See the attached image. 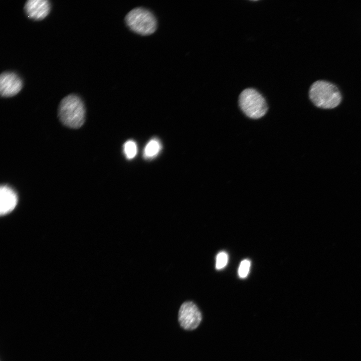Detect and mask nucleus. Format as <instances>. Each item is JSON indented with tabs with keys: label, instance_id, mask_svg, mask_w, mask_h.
<instances>
[{
	"label": "nucleus",
	"instance_id": "10",
	"mask_svg": "<svg viewBox=\"0 0 361 361\" xmlns=\"http://www.w3.org/2000/svg\"><path fill=\"white\" fill-rule=\"evenodd\" d=\"M124 152L128 159H132L135 157L137 153V146L136 143L131 140H128L124 144Z\"/></svg>",
	"mask_w": 361,
	"mask_h": 361
},
{
	"label": "nucleus",
	"instance_id": "1",
	"mask_svg": "<svg viewBox=\"0 0 361 361\" xmlns=\"http://www.w3.org/2000/svg\"><path fill=\"white\" fill-rule=\"evenodd\" d=\"M58 114L61 122L70 128H78L85 121L83 102L78 96L74 94L62 99L58 107Z\"/></svg>",
	"mask_w": 361,
	"mask_h": 361
},
{
	"label": "nucleus",
	"instance_id": "9",
	"mask_svg": "<svg viewBox=\"0 0 361 361\" xmlns=\"http://www.w3.org/2000/svg\"><path fill=\"white\" fill-rule=\"evenodd\" d=\"M161 149V145L158 139L153 138L146 145L143 155L146 159H152L155 157Z\"/></svg>",
	"mask_w": 361,
	"mask_h": 361
},
{
	"label": "nucleus",
	"instance_id": "6",
	"mask_svg": "<svg viewBox=\"0 0 361 361\" xmlns=\"http://www.w3.org/2000/svg\"><path fill=\"white\" fill-rule=\"evenodd\" d=\"M21 78L13 72H4L0 76V94L2 97H9L18 94L21 90Z\"/></svg>",
	"mask_w": 361,
	"mask_h": 361
},
{
	"label": "nucleus",
	"instance_id": "7",
	"mask_svg": "<svg viewBox=\"0 0 361 361\" xmlns=\"http://www.w3.org/2000/svg\"><path fill=\"white\" fill-rule=\"evenodd\" d=\"M51 5L47 0H29L24 6L27 16L35 20L45 18L49 13Z\"/></svg>",
	"mask_w": 361,
	"mask_h": 361
},
{
	"label": "nucleus",
	"instance_id": "2",
	"mask_svg": "<svg viewBox=\"0 0 361 361\" xmlns=\"http://www.w3.org/2000/svg\"><path fill=\"white\" fill-rule=\"evenodd\" d=\"M309 96L316 107L325 109L336 107L341 101V93L337 86L324 80L316 81L311 85Z\"/></svg>",
	"mask_w": 361,
	"mask_h": 361
},
{
	"label": "nucleus",
	"instance_id": "4",
	"mask_svg": "<svg viewBox=\"0 0 361 361\" xmlns=\"http://www.w3.org/2000/svg\"><path fill=\"white\" fill-rule=\"evenodd\" d=\"M239 105L247 116L255 119L264 116L268 109L265 98L253 88H247L241 93L239 97Z\"/></svg>",
	"mask_w": 361,
	"mask_h": 361
},
{
	"label": "nucleus",
	"instance_id": "8",
	"mask_svg": "<svg viewBox=\"0 0 361 361\" xmlns=\"http://www.w3.org/2000/svg\"><path fill=\"white\" fill-rule=\"evenodd\" d=\"M17 202V196L14 190L8 186H2L0 188L1 215L11 212L16 206Z\"/></svg>",
	"mask_w": 361,
	"mask_h": 361
},
{
	"label": "nucleus",
	"instance_id": "3",
	"mask_svg": "<svg viewBox=\"0 0 361 361\" xmlns=\"http://www.w3.org/2000/svg\"><path fill=\"white\" fill-rule=\"evenodd\" d=\"M125 23L133 32L147 36L153 33L156 30L157 21L153 13L143 8H136L126 15Z\"/></svg>",
	"mask_w": 361,
	"mask_h": 361
},
{
	"label": "nucleus",
	"instance_id": "5",
	"mask_svg": "<svg viewBox=\"0 0 361 361\" xmlns=\"http://www.w3.org/2000/svg\"><path fill=\"white\" fill-rule=\"evenodd\" d=\"M177 321L184 330L192 331L196 329L203 319L202 313L194 302L186 301L180 306L177 311Z\"/></svg>",
	"mask_w": 361,
	"mask_h": 361
},
{
	"label": "nucleus",
	"instance_id": "12",
	"mask_svg": "<svg viewBox=\"0 0 361 361\" xmlns=\"http://www.w3.org/2000/svg\"><path fill=\"white\" fill-rule=\"evenodd\" d=\"M251 265L250 261L245 259L241 261L238 269V274L240 278H244L247 276Z\"/></svg>",
	"mask_w": 361,
	"mask_h": 361
},
{
	"label": "nucleus",
	"instance_id": "11",
	"mask_svg": "<svg viewBox=\"0 0 361 361\" xmlns=\"http://www.w3.org/2000/svg\"><path fill=\"white\" fill-rule=\"evenodd\" d=\"M228 260V256L225 252H219L217 256L216 260V268L217 269L220 270L224 268Z\"/></svg>",
	"mask_w": 361,
	"mask_h": 361
}]
</instances>
